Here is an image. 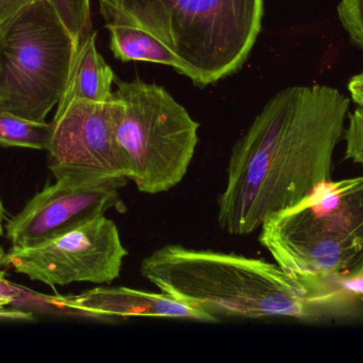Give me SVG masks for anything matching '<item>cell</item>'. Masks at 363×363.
Listing matches in <instances>:
<instances>
[{"label":"cell","instance_id":"10","mask_svg":"<svg viewBox=\"0 0 363 363\" xmlns=\"http://www.w3.org/2000/svg\"><path fill=\"white\" fill-rule=\"evenodd\" d=\"M52 309L98 320L143 317L213 323L218 320L202 309L164 293L128 287H97L78 296H48Z\"/></svg>","mask_w":363,"mask_h":363},{"label":"cell","instance_id":"4","mask_svg":"<svg viewBox=\"0 0 363 363\" xmlns=\"http://www.w3.org/2000/svg\"><path fill=\"white\" fill-rule=\"evenodd\" d=\"M106 23L144 28L200 87L238 72L262 30L264 0H97Z\"/></svg>","mask_w":363,"mask_h":363},{"label":"cell","instance_id":"20","mask_svg":"<svg viewBox=\"0 0 363 363\" xmlns=\"http://www.w3.org/2000/svg\"><path fill=\"white\" fill-rule=\"evenodd\" d=\"M347 89L353 102L363 108V72L356 75L350 80Z\"/></svg>","mask_w":363,"mask_h":363},{"label":"cell","instance_id":"17","mask_svg":"<svg viewBox=\"0 0 363 363\" xmlns=\"http://www.w3.org/2000/svg\"><path fill=\"white\" fill-rule=\"evenodd\" d=\"M0 300H8L11 304H36L49 307L48 296L36 293L27 288L15 285L6 278V272H0Z\"/></svg>","mask_w":363,"mask_h":363},{"label":"cell","instance_id":"8","mask_svg":"<svg viewBox=\"0 0 363 363\" xmlns=\"http://www.w3.org/2000/svg\"><path fill=\"white\" fill-rule=\"evenodd\" d=\"M128 249L118 227L104 215L34 246L6 253V266L49 287L74 283L110 285L121 276Z\"/></svg>","mask_w":363,"mask_h":363},{"label":"cell","instance_id":"24","mask_svg":"<svg viewBox=\"0 0 363 363\" xmlns=\"http://www.w3.org/2000/svg\"><path fill=\"white\" fill-rule=\"evenodd\" d=\"M362 300H363V296H362Z\"/></svg>","mask_w":363,"mask_h":363},{"label":"cell","instance_id":"3","mask_svg":"<svg viewBox=\"0 0 363 363\" xmlns=\"http://www.w3.org/2000/svg\"><path fill=\"white\" fill-rule=\"evenodd\" d=\"M274 261L313 293L363 266V176L326 180L260 227Z\"/></svg>","mask_w":363,"mask_h":363},{"label":"cell","instance_id":"15","mask_svg":"<svg viewBox=\"0 0 363 363\" xmlns=\"http://www.w3.org/2000/svg\"><path fill=\"white\" fill-rule=\"evenodd\" d=\"M337 13L352 44L363 51V0H340Z\"/></svg>","mask_w":363,"mask_h":363},{"label":"cell","instance_id":"2","mask_svg":"<svg viewBox=\"0 0 363 363\" xmlns=\"http://www.w3.org/2000/svg\"><path fill=\"white\" fill-rule=\"evenodd\" d=\"M140 274L162 293L221 318L307 320L351 300L342 290L313 293L277 262L167 244L140 262Z\"/></svg>","mask_w":363,"mask_h":363},{"label":"cell","instance_id":"12","mask_svg":"<svg viewBox=\"0 0 363 363\" xmlns=\"http://www.w3.org/2000/svg\"><path fill=\"white\" fill-rule=\"evenodd\" d=\"M110 32V48L123 62H149L172 66L188 77L183 61L157 36L144 28L125 23H106Z\"/></svg>","mask_w":363,"mask_h":363},{"label":"cell","instance_id":"6","mask_svg":"<svg viewBox=\"0 0 363 363\" xmlns=\"http://www.w3.org/2000/svg\"><path fill=\"white\" fill-rule=\"evenodd\" d=\"M76 42L49 0H38L4 31L0 111L46 121L59 104Z\"/></svg>","mask_w":363,"mask_h":363},{"label":"cell","instance_id":"23","mask_svg":"<svg viewBox=\"0 0 363 363\" xmlns=\"http://www.w3.org/2000/svg\"><path fill=\"white\" fill-rule=\"evenodd\" d=\"M6 266V253L4 251L1 246H0V272L1 269Z\"/></svg>","mask_w":363,"mask_h":363},{"label":"cell","instance_id":"19","mask_svg":"<svg viewBox=\"0 0 363 363\" xmlns=\"http://www.w3.org/2000/svg\"><path fill=\"white\" fill-rule=\"evenodd\" d=\"M11 303L8 300H0V320H11V321H30L33 315L25 311L9 309Z\"/></svg>","mask_w":363,"mask_h":363},{"label":"cell","instance_id":"14","mask_svg":"<svg viewBox=\"0 0 363 363\" xmlns=\"http://www.w3.org/2000/svg\"><path fill=\"white\" fill-rule=\"evenodd\" d=\"M68 31L78 42L81 36L93 30L91 0H49Z\"/></svg>","mask_w":363,"mask_h":363},{"label":"cell","instance_id":"21","mask_svg":"<svg viewBox=\"0 0 363 363\" xmlns=\"http://www.w3.org/2000/svg\"><path fill=\"white\" fill-rule=\"evenodd\" d=\"M4 32L2 31L1 28H0V76H1L2 72V53H4Z\"/></svg>","mask_w":363,"mask_h":363},{"label":"cell","instance_id":"18","mask_svg":"<svg viewBox=\"0 0 363 363\" xmlns=\"http://www.w3.org/2000/svg\"><path fill=\"white\" fill-rule=\"evenodd\" d=\"M38 0H0V28L6 31L9 26Z\"/></svg>","mask_w":363,"mask_h":363},{"label":"cell","instance_id":"22","mask_svg":"<svg viewBox=\"0 0 363 363\" xmlns=\"http://www.w3.org/2000/svg\"><path fill=\"white\" fill-rule=\"evenodd\" d=\"M4 219H6V217H4V204H2L1 198H0V237L4 234Z\"/></svg>","mask_w":363,"mask_h":363},{"label":"cell","instance_id":"13","mask_svg":"<svg viewBox=\"0 0 363 363\" xmlns=\"http://www.w3.org/2000/svg\"><path fill=\"white\" fill-rule=\"evenodd\" d=\"M52 124L23 119L0 111V145L47 151Z\"/></svg>","mask_w":363,"mask_h":363},{"label":"cell","instance_id":"1","mask_svg":"<svg viewBox=\"0 0 363 363\" xmlns=\"http://www.w3.org/2000/svg\"><path fill=\"white\" fill-rule=\"evenodd\" d=\"M350 102L328 85L289 87L273 96L233 147L218 198L221 229L254 234L271 215L330 180Z\"/></svg>","mask_w":363,"mask_h":363},{"label":"cell","instance_id":"5","mask_svg":"<svg viewBox=\"0 0 363 363\" xmlns=\"http://www.w3.org/2000/svg\"><path fill=\"white\" fill-rule=\"evenodd\" d=\"M121 102L117 140L127 158L130 181L142 193H165L187 174L199 143V123L164 87L115 81Z\"/></svg>","mask_w":363,"mask_h":363},{"label":"cell","instance_id":"7","mask_svg":"<svg viewBox=\"0 0 363 363\" xmlns=\"http://www.w3.org/2000/svg\"><path fill=\"white\" fill-rule=\"evenodd\" d=\"M121 102L74 99L55 113L47 147L55 178L68 176L91 183L125 187L130 168L117 140Z\"/></svg>","mask_w":363,"mask_h":363},{"label":"cell","instance_id":"11","mask_svg":"<svg viewBox=\"0 0 363 363\" xmlns=\"http://www.w3.org/2000/svg\"><path fill=\"white\" fill-rule=\"evenodd\" d=\"M97 31L91 30L79 38L74 47L69 74L55 113L62 112L72 100L106 102L114 99V72L104 61L96 45Z\"/></svg>","mask_w":363,"mask_h":363},{"label":"cell","instance_id":"16","mask_svg":"<svg viewBox=\"0 0 363 363\" xmlns=\"http://www.w3.org/2000/svg\"><path fill=\"white\" fill-rule=\"evenodd\" d=\"M347 119L349 125L343 134L347 143L345 158L363 168V108L358 107L353 112H350Z\"/></svg>","mask_w":363,"mask_h":363},{"label":"cell","instance_id":"9","mask_svg":"<svg viewBox=\"0 0 363 363\" xmlns=\"http://www.w3.org/2000/svg\"><path fill=\"white\" fill-rule=\"evenodd\" d=\"M118 190L114 185L57 177L8 222L6 238L15 249L34 246L112 209L123 212Z\"/></svg>","mask_w":363,"mask_h":363}]
</instances>
